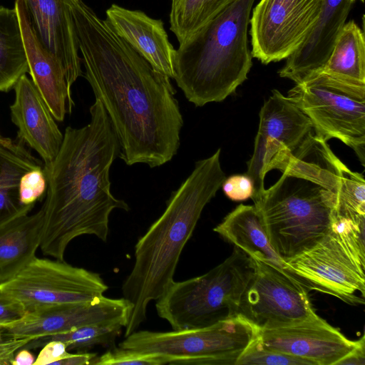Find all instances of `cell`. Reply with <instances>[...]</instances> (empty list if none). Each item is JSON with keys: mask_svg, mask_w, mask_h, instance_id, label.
I'll use <instances>...</instances> for the list:
<instances>
[{"mask_svg": "<svg viewBox=\"0 0 365 365\" xmlns=\"http://www.w3.org/2000/svg\"><path fill=\"white\" fill-rule=\"evenodd\" d=\"M46 187V178L41 166L26 172L19 181L20 202L24 205L35 204L45 192Z\"/></svg>", "mask_w": 365, "mask_h": 365, "instance_id": "cell-31", "label": "cell"}, {"mask_svg": "<svg viewBox=\"0 0 365 365\" xmlns=\"http://www.w3.org/2000/svg\"><path fill=\"white\" fill-rule=\"evenodd\" d=\"M235 0H171L170 31L185 41Z\"/></svg>", "mask_w": 365, "mask_h": 365, "instance_id": "cell-27", "label": "cell"}, {"mask_svg": "<svg viewBox=\"0 0 365 365\" xmlns=\"http://www.w3.org/2000/svg\"><path fill=\"white\" fill-rule=\"evenodd\" d=\"M263 345L307 360L312 365H336L360 343L350 340L319 316L314 319L259 329Z\"/></svg>", "mask_w": 365, "mask_h": 365, "instance_id": "cell-16", "label": "cell"}, {"mask_svg": "<svg viewBox=\"0 0 365 365\" xmlns=\"http://www.w3.org/2000/svg\"><path fill=\"white\" fill-rule=\"evenodd\" d=\"M27 73V56L16 10L0 6V92L14 89Z\"/></svg>", "mask_w": 365, "mask_h": 365, "instance_id": "cell-26", "label": "cell"}, {"mask_svg": "<svg viewBox=\"0 0 365 365\" xmlns=\"http://www.w3.org/2000/svg\"><path fill=\"white\" fill-rule=\"evenodd\" d=\"M97 353L80 351L76 354L68 352L61 359L54 365H88L95 364L97 359Z\"/></svg>", "mask_w": 365, "mask_h": 365, "instance_id": "cell-36", "label": "cell"}, {"mask_svg": "<svg viewBox=\"0 0 365 365\" xmlns=\"http://www.w3.org/2000/svg\"><path fill=\"white\" fill-rule=\"evenodd\" d=\"M131 309L124 297L104 295L83 302L36 307L27 309L21 319L1 329V332L6 337L34 339L91 324L118 323L125 327Z\"/></svg>", "mask_w": 365, "mask_h": 365, "instance_id": "cell-15", "label": "cell"}, {"mask_svg": "<svg viewBox=\"0 0 365 365\" xmlns=\"http://www.w3.org/2000/svg\"><path fill=\"white\" fill-rule=\"evenodd\" d=\"M256 0H235L176 49L175 81L195 106L220 102L252 67L248 26Z\"/></svg>", "mask_w": 365, "mask_h": 365, "instance_id": "cell-4", "label": "cell"}, {"mask_svg": "<svg viewBox=\"0 0 365 365\" xmlns=\"http://www.w3.org/2000/svg\"><path fill=\"white\" fill-rule=\"evenodd\" d=\"M287 98L310 120L314 135L336 138L365 162V85L313 73L288 92Z\"/></svg>", "mask_w": 365, "mask_h": 365, "instance_id": "cell-8", "label": "cell"}, {"mask_svg": "<svg viewBox=\"0 0 365 365\" xmlns=\"http://www.w3.org/2000/svg\"><path fill=\"white\" fill-rule=\"evenodd\" d=\"M354 2L356 0H353ZM361 2H364V0H360Z\"/></svg>", "mask_w": 365, "mask_h": 365, "instance_id": "cell-39", "label": "cell"}, {"mask_svg": "<svg viewBox=\"0 0 365 365\" xmlns=\"http://www.w3.org/2000/svg\"><path fill=\"white\" fill-rule=\"evenodd\" d=\"M38 354L34 365L55 364L68 352L66 344L57 340H51L45 344Z\"/></svg>", "mask_w": 365, "mask_h": 365, "instance_id": "cell-34", "label": "cell"}, {"mask_svg": "<svg viewBox=\"0 0 365 365\" xmlns=\"http://www.w3.org/2000/svg\"><path fill=\"white\" fill-rule=\"evenodd\" d=\"M91 121L80 128L68 126L54 160L44 166L47 187L42 205V253L63 260L69 243L81 235L106 242L109 217L128 205L110 190V169L120 145L100 101L90 108Z\"/></svg>", "mask_w": 365, "mask_h": 365, "instance_id": "cell-2", "label": "cell"}, {"mask_svg": "<svg viewBox=\"0 0 365 365\" xmlns=\"http://www.w3.org/2000/svg\"><path fill=\"white\" fill-rule=\"evenodd\" d=\"M319 72L346 82L365 85L364 33L354 21L344 24L329 59Z\"/></svg>", "mask_w": 365, "mask_h": 365, "instance_id": "cell-25", "label": "cell"}, {"mask_svg": "<svg viewBox=\"0 0 365 365\" xmlns=\"http://www.w3.org/2000/svg\"><path fill=\"white\" fill-rule=\"evenodd\" d=\"M353 0H324L319 16L301 45L286 59L279 71L296 84L320 71L329 59L346 24Z\"/></svg>", "mask_w": 365, "mask_h": 365, "instance_id": "cell-20", "label": "cell"}, {"mask_svg": "<svg viewBox=\"0 0 365 365\" xmlns=\"http://www.w3.org/2000/svg\"><path fill=\"white\" fill-rule=\"evenodd\" d=\"M43 46L61 63L69 88L83 75L70 6L77 0H22Z\"/></svg>", "mask_w": 365, "mask_h": 365, "instance_id": "cell-17", "label": "cell"}, {"mask_svg": "<svg viewBox=\"0 0 365 365\" xmlns=\"http://www.w3.org/2000/svg\"><path fill=\"white\" fill-rule=\"evenodd\" d=\"M365 222L335 216L331 230L310 249L285 261L286 272L306 289L351 305L365 304Z\"/></svg>", "mask_w": 365, "mask_h": 365, "instance_id": "cell-7", "label": "cell"}, {"mask_svg": "<svg viewBox=\"0 0 365 365\" xmlns=\"http://www.w3.org/2000/svg\"><path fill=\"white\" fill-rule=\"evenodd\" d=\"M36 360L29 349L21 348L14 356L11 365H34Z\"/></svg>", "mask_w": 365, "mask_h": 365, "instance_id": "cell-38", "label": "cell"}, {"mask_svg": "<svg viewBox=\"0 0 365 365\" xmlns=\"http://www.w3.org/2000/svg\"><path fill=\"white\" fill-rule=\"evenodd\" d=\"M324 0H260L250 19L252 56L263 64L287 58L317 22Z\"/></svg>", "mask_w": 365, "mask_h": 365, "instance_id": "cell-12", "label": "cell"}, {"mask_svg": "<svg viewBox=\"0 0 365 365\" xmlns=\"http://www.w3.org/2000/svg\"><path fill=\"white\" fill-rule=\"evenodd\" d=\"M43 224L41 207L33 214L20 215L0 225V284L15 277L36 257Z\"/></svg>", "mask_w": 365, "mask_h": 365, "instance_id": "cell-22", "label": "cell"}, {"mask_svg": "<svg viewBox=\"0 0 365 365\" xmlns=\"http://www.w3.org/2000/svg\"><path fill=\"white\" fill-rule=\"evenodd\" d=\"M220 149L198 160L190 175L174 191L165 211L135 246V261L122 284L123 297L132 306L125 337L146 319L147 307L174 281L183 248L191 237L205 205L225 180Z\"/></svg>", "mask_w": 365, "mask_h": 365, "instance_id": "cell-3", "label": "cell"}, {"mask_svg": "<svg viewBox=\"0 0 365 365\" xmlns=\"http://www.w3.org/2000/svg\"><path fill=\"white\" fill-rule=\"evenodd\" d=\"M312 365L311 362L269 349L258 335L242 351L235 365Z\"/></svg>", "mask_w": 365, "mask_h": 365, "instance_id": "cell-29", "label": "cell"}, {"mask_svg": "<svg viewBox=\"0 0 365 365\" xmlns=\"http://www.w3.org/2000/svg\"><path fill=\"white\" fill-rule=\"evenodd\" d=\"M11 118L18 128L17 138L34 150L44 166L56 158L63 134L31 79L24 75L14 88Z\"/></svg>", "mask_w": 365, "mask_h": 365, "instance_id": "cell-18", "label": "cell"}, {"mask_svg": "<svg viewBox=\"0 0 365 365\" xmlns=\"http://www.w3.org/2000/svg\"><path fill=\"white\" fill-rule=\"evenodd\" d=\"M83 76L127 165L161 166L176 155L183 118L170 78L155 71L83 0L70 6Z\"/></svg>", "mask_w": 365, "mask_h": 365, "instance_id": "cell-1", "label": "cell"}, {"mask_svg": "<svg viewBox=\"0 0 365 365\" xmlns=\"http://www.w3.org/2000/svg\"><path fill=\"white\" fill-rule=\"evenodd\" d=\"M213 230L250 257L288 274L285 261L272 247L261 215L254 205H238Z\"/></svg>", "mask_w": 365, "mask_h": 365, "instance_id": "cell-23", "label": "cell"}, {"mask_svg": "<svg viewBox=\"0 0 365 365\" xmlns=\"http://www.w3.org/2000/svg\"><path fill=\"white\" fill-rule=\"evenodd\" d=\"M314 179L336 197L335 215L365 222V180L348 168L331 151L327 141L310 131L282 164Z\"/></svg>", "mask_w": 365, "mask_h": 365, "instance_id": "cell-14", "label": "cell"}, {"mask_svg": "<svg viewBox=\"0 0 365 365\" xmlns=\"http://www.w3.org/2000/svg\"><path fill=\"white\" fill-rule=\"evenodd\" d=\"M254 272V260L234 247L228 257L205 274L173 281L156 300L157 314L174 330L205 328L235 317Z\"/></svg>", "mask_w": 365, "mask_h": 365, "instance_id": "cell-6", "label": "cell"}, {"mask_svg": "<svg viewBox=\"0 0 365 365\" xmlns=\"http://www.w3.org/2000/svg\"><path fill=\"white\" fill-rule=\"evenodd\" d=\"M312 129L309 118L297 106L277 90L272 91L259 112L254 152L245 173L253 182V200L265 190L267 173L285 162Z\"/></svg>", "mask_w": 365, "mask_h": 365, "instance_id": "cell-11", "label": "cell"}, {"mask_svg": "<svg viewBox=\"0 0 365 365\" xmlns=\"http://www.w3.org/2000/svg\"><path fill=\"white\" fill-rule=\"evenodd\" d=\"M222 187L225 195L234 201L247 200L254 192L252 180L247 175H235L225 178Z\"/></svg>", "mask_w": 365, "mask_h": 365, "instance_id": "cell-32", "label": "cell"}, {"mask_svg": "<svg viewBox=\"0 0 365 365\" xmlns=\"http://www.w3.org/2000/svg\"><path fill=\"white\" fill-rule=\"evenodd\" d=\"M26 312L21 302L0 287V329L21 319Z\"/></svg>", "mask_w": 365, "mask_h": 365, "instance_id": "cell-33", "label": "cell"}, {"mask_svg": "<svg viewBox=\"0 0 365 365\" xmlns=\"http://www.w3.org/2000/svg\"><path fill=\"white\" fill-rule=\"evenodd\" d=\"M33 339L6 337L0 329V365H11L16 353Z\"/></svg>", "mask_w": 365, "mask_h": 365, "instance_id": "cell-35", "label": "cell"}, {"mask_svg": "<svg viewBox=\"0 0 365 365\" xmlns=\"http://www.w3.org/2000/svg\"><path fill=\"white\" fill-rule=\"evenodd\" d=\"M26 310L36 307L83 302L108 289L101 275L63 260L35 257L12 279L0 284Z\"/></svg>", "mask_w": 365, "mask_h": 365, "instance_id": "cell-10", "label": "cell"}, {"mask_svg": "<svg viewBox=\"0 0 365 365\" xmlns=\"http://www.w3.org/2000/svg\"><path fill=\"white\" fill-rule=\"evenodd\" d=\"M336 365H365V336L361 337L359 345L348 355L339 361Z\"/></svg>", "mask_w": 365, "mask_h": 365, "instance_id": "cell-37", "label": "cell"}, {"mask_svg": "<svg viewBox=\"0 0 365 365\" xmlns=\"http://www.w3.org/2000/svg\"><path fill=\"white\" fill-rule=\"evenodd\" d=\"M25 143L0 135V225L22 214L29 213L35 204L20 202L19 186L27 171L41 166L27 150Z\"/></svg>", "mask_w": 365, "mask_h": 365, "instance_id": "cell-24", "label": "cell"}, {"mask_svg": "<svg viewBox=\"0 0 365 365\" xmlns=\"http://www.w3.org/2000/svg\"><path fill=\"white\" fill-rule=\"evenodd\" d=\"M252 259L255 272L241 297L237 315L258 329L318 317L307 289L278 269Z\"/></svg>", "mask_w": 365, "mask_h": 365, "instance_id": "cell-13", "label": "cell"}, {"mask_svg": "<svg viewBox=\"0 0 365 365\" xmlns=\"http://www.w3.org/2000/svg\"><path fill=\"white\" fill-rule=\"evenodd\" d=\"M258 329L240 315L205 328L171 331H135L118 346L175 358V365H235Z\"/></svg>", "mask_w": 365, "mask_h": 365, "instance_id": "cell-9", "label": "cell"}, {"mask_svg": "<svg viewBox=\"0 0 365 365\" xmlns=\"http://www.w3.org/2000/svg\"><path fill=\"white\" fill-rule=\"evenodd\" d=\"M253 200L269 242L284 261L310 249L331 230L336 197L314 179L289 166Z\"/></svg>", "mask_w": 365, "mask_h": 365, "instance_id": "cell-5", "label": "cell"}, {"mask_svg": "<svg viewBox=\"0 0 365 365\" xmlns=\"http://www.w3.org/2000/svg\"><path fill=\"white\" fill-rule=\"evenodd\" d=\"M23 34L31 81L39 91L56 120L63 121L74 106L63 67L37 38L22 0H15Z\"/></svg>", "mask_w": 365, "mask_h": 365, "instance_id": "cell-21", "label": "cell"}, {"mask_svg": "<svg viewBox=\"0 0 365 365\" xmlns=\"http://www.w3.org/2000/svg\"><path fill=\"white\" fill-rule=\"evenodd\" d=\"M123 327V324L118 323L83 326L67 332L32 339L22 348L29 350L41 348L47 342L57 340L63 342L68 351H84L97 345H113Z\"/></svg>", "mask_w": 365, "mask_h": 365, "instance_id": "cell-28", "label": "cell"}, {"mask_svg": "<svg viewBox=\"0 0 365 365\" xmlns=\"http://www.w3.org/2000/svg\"><path fill=\"white\" fill-rule=\"evenodd\" d=\"M112 29L157 71L175 78L176 49L170 42L161 19L138 10L113 4L106 11Z\"/></svg>", "mask_w": 365, "mask_h": 365, "instance_id": "cell-19", "label": "cell"}, {"mask_svg": "<svg viewBox=\"0 0 365 365\" xmlns=\"http://www.w3.org/2000/svg\"><path fill=\"white\" fill-rule=\"evenodd\" d=\"M175 358L155 352H144L123 348H112L97 357L96 365H165L172 364Z\"/></svg>", "mask_w": 365, "mask_h": 365, "instance_id": "cell-30", "label": "cell"}]
</instances>
